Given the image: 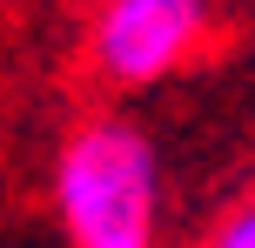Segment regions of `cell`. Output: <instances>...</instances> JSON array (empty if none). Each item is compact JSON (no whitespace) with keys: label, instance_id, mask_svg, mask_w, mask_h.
I'll use <instances>...</instances> for the list:
<instances>
[{"label":"cell","instance_id":"cell-1","mask_svg":"<svg viewBox=\"0 0 255 248\" xmlns=\"http://www.w3.org/2000/svg\"><path fill=\"white\" fill-rule=\"evenodd\" d=\"M154 201L161 168L141 128L128 121H88L61 148L54 168V208L67 242L81 248H148L154 242Z\"/></svg>","mask_w":255,"mask_h":248},{"label":"cell","instance_id":"cell-2","mask_svg":"<svg viewBox=\"0 0 255 248\" xmlns=\"http://www.w3.org/2000/svg\"><path fill=\"white\" fill-rule=\"evenodd\" d=\"M208 34V0H108L88 34V61L121 87L161 81Z\"/></svg>","mask_w":255,"mask_h":248},{"label":"cell","instance_id":"cell-3","mask_svg":"<svg viewBox=\"0 0 255 248\" xmlns=\"http://www.w3.org/2000/svg\"><path fill=\"white\" fill-rule=\"evenodd\" d=\"M215 242H222V248H255V195H249L242 208H235L229 222L215 228Z\"/></svg>","mask_w":255,"mask_h":248}]
</instances>
